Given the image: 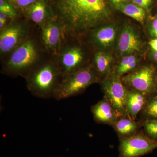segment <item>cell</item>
Instances as JSON below:
<instances>
[{"instance_id":"cell-1","label":"cell","mask_w":157,"mask_h":157,"mask_svg":"<svg viewBox=\"0 0 157 157\" xmlns=\"http://www.w3.org/2000/svg\"><path fill=\"white\" fill-rule=\"evenodd\" d=\"M51 9L64 32L73 34L96 27L110 15L104 0H52Z\"/></svg>"},{"instance_id":"cell-2","label":"cell","mask_w":157,"mask_h":157,"mask_svg":"<svg viewBox=\"0 0 157 157\" xmlns=\"http://www.w3.org/2000/svg\"><path fill=\"white\" fill-rule=\"evenodd\" d=\"M25 77L29 91L36 97L43 99L53 98L62 78L57 64L52 63L35 67Z\"/></svg>"},{"instance_id":"cell-3","label":"cell","mask_w":157,"mask_h":157,"mask_svg":"<svg viewBox=\"0 0 157 157\" xmlns=\"http://www.w3.org/2000/svg\"><path fill=\"white\" fill-rule=\"evenodd\" d=\"M100 74L95 68L86 67L62 78L53 98L64 100L80 94L91 85L100 80Z\"/></svg>"},{"instance_id":"cell-4","label":"cell","mask_w":157,"mask_h":157,"mask_svg":"<svg viewBox=\"0 0 157 157\" xmlns=\"http://www.w3.org/2000/svg\"><path fill=\"white\" fill-rule=\"evenodd\" d=\"M38 57L36 45L30 40L18 45L11 53L4 67V71L11 75L26 76L33 68Z\"/></svg>"},{"instance_id":"cell-5","label":"cell","mask_w":157,"mask_h":157,"mask_svg":"<svg viewBox=\"0 0 157 157\" xmlns=\"http://www.w3.org/2000/svg\"><path fill=\"white\" fill-rule=\"evenodd\" d=\"M104 98L112 106L118 117L128 114L127 101L129 91L122 81L121 76L110 73L102 82Z\"/></svg>"},{"instance_id":"cell-6","label":"cell","mask_w":157,"mask_h":157,"mask_svg":"<svg viewBox=\"0 0 157 157\" xmlns=\"http://www.w3.org/2000/svg\"><path fill=\"white\" fill-rule=\"evenodd\" d=\"M124 84L148 97L157 88L156 72L151 65H145L131 71L121 78Z\"/></svg>"},{"instance_id":"cell-7","label":"cell","mask_w":157,"mask_h":157,"mask_svg":"<svg viewBox=\"0 0 157 157\" xmlns=\"http://www.w3.org/2000/svg\"><path fill=\"white\" fill-rule=\"evenodd\" d=\"M157 148V140L142 135H136L122 139L119 157H140Z\"/></svg>"},{"instance_id":"cell-8","label":"cell","mask_w":157,"mask_h":157,"mask_svg":"<svg viewBox=\"0 0 157 157\" xmlns=\"http://www.w3.org/2000/svg\"><path fill=\"white\" fill-rule=\"evenodd\" d=\"M143 46L142 40L138 32L131 25H125L122 29L117 49L121 56L134 54L141 50Z\"/></svg>"},{"instance_id":"cell-9","label":"cell","mask_w":157,"mask_h":157,"mask_svg":"<svg viewBox=\"0 0 157 157\" xmlns=\"http://www.w3.org/2000/svg\"><path fill=\"white\" fill-rule=\"evenodd\" d=\"M84 55L80 47L70 46L65 48L59 56L58 66L62 78L83 68Z\"/></svg>"},{"instance_id":"cell-10","label":"cell","mask_w":157,"mask_h":157,"mask_svg":"<svg viewBox=\"0 0 157 157\" xmlns=\"http://www.w3.org/2000/svg\"><path fill=\"white\" fill-rule=\"evenodd\" d=\"M42 24V39L44 46L48 50L57 53L59 50L62 35L64 32L61 24L53 17Z\"/></svg>"},{"instance_id":"cell-11","label":"cell","mask_w":157,"mask_h":157,"mask_svg":"<svg viewBox=\"0 0 157 157\" xmlns=\"http://www.w3.org/2000/svg\"><path fill=\"white\" fill-rule=\"evenodd\" d=\"M117 32V28L115 25L109 24L101 26L93 32V42L101 50H109L115 43Z\"/></svg>"},{"instance_id":"cell-12","label":"cell","mask_w":157,"mask_h":157,"mask_svg":"<svg viewBox=\"0 0 157 157\" xmlns=\"http://www.w3.org/2000/svg\"><path fill=\"white\" fill-rule=\"evenodd\" d=\"M25 35L22 26L14 24L4 29L0 35V50L2 53L13 49L21 41Z\"/></svg>"},{"instance_id":"cell-13","label":"cell","mask_w":157,"mask_h":157,"mask_svg":"<svg viewBox=\"0 0 157 157\" xmlns=\"http://www.w3.org/2000/svg\"><path fill=\"white\" fill-rule=\"evenodd\" d=\"M91 109L94 118L98 122L111 124L117 121V116L105 98L93 106Z\"/></svg>"},{"instance_id":"cell-14","label":"cell","mask_w":157,"mask_h":157,"mask_svg":"<svg viewBox=\"0 0 157 157\" xmlns=\"http://www.w3.org/2000/svg\"><path fill=\"white\" fill-rule=\"evenodd\" d=\"M148 97L137 91H129L127 101L128 114L135 120L137 114L144 109L148 100Z\"/></svg>"},{"instance_id":"cell-15","label":"cell","mask_w":157,"mask_h":157,"mask_svg":"<svg viewBox=\"0 0 157 157\" xmlns=\"http://www.w3.org/2000/svg\"><path fill=\"white\" fill-rule=\"evenodd\" d=\"M113 61V59L110 54L104 51L97 52L95 54V69L100 75L107 76L110 74Z\"/></svg>"},{"instance_id":"cell-16","label":"cell","mask_w":157,"mask_h":157,"mask_svg":"<svg viewBox=\"0 0 157 157\" xmlns=\"http://www.w3.org/2000/svg\"><path fill=\"white\" fill-rule=\"evenodd\" d=\"M29 17L33 22L42 24L46 21L47 17V5L45 0H37L29 8Z\"/></svg>"},{"instance_id":"cell-17","label":"cell","mask_w":157,"mask_h":157,"mask_svg":"<svg viewBox=\"0 0 157 157\" xmlns=\"http://www.w3.org/2000/svg\"><path fill=\"white\" fill-rule=\"evenodd\" d=\"M117 9L141 24L144 23L146 17V10L132 2L121 4Z\"/></svg>"},{"instance_id":"cell-18","label":"cell","mask_w":157,"mask_h":157,"mask_svg":"<svg viewBox=\"0 0 157 157\" xmlns=\"http://www.w3.org/2000/svg\"><path fill=\"white\" fill-rule=\"evenodd\" d=\"M132 119L122 118L116 122L115 128L122 135H130L136 131L137 124Z\"/></svg>"},{"instance_id":"cell-19","label":"cell","mask_w":157,"mask_h":157,"mask_svg":"<svg viewBox=\"0 0 157 157\" xmlns=\"http://www.w3.org/2000/svg\"><path fill=\"white\" fill-rule=\"evenodd\" d=\"M144 113L148 119H157V95L148 100L144 108Z\"/></svg>"},{"instance_id":"cell-20","label":"cell","mask_w":157,"mask_h":157,"mask_svg":"<svg viewBox=\"0 0 157 157\" xmlns=\"http://www.w3.org/2000/svg\"><path fill=\"white\" fill-rule=\"evenodd\" d=\"M137 59H138V58L135 54L123 56L120 63H119L116 68L114 73L119 76H121L122 73L124 68L126 67L128 65L131 64L132 62L136 60Z\"/></svg>"},{"instance_id":"cell-21","label":"cell","mask_w":157,"mask_h":157,"mask_svg":"<svg viewBox=\"0 0 157 157\" xmlns=\"http://www.w3.org/2000/svg\"><path fill=\"white\" fill-rule=\"evenodd\" d=\"M144 127L149 137L157 140V119L147 120L145 122Z\"/></svg>"},{"instance_id":"cell-22","label":"cell","mask_w":157,"mask_h":157,"mask_svg":"<svg viewBox=\"0 0 157 157\" xmlns=\"http://www.w3.org/2000/svg\"><path fill=\"white\" fill-rule=\"evenodd\" d=\"M0 11L9 17H15L17 14L14 7L7 0H0Z\"/></svg>"},{"instance_id":"cell-23","label":"cell","mask_w":157,"mask_h":157,"mask_svg":"<svg viewBox=\"0 0 157 157\" xmlns=\"http://www.w3.org/2000/svg\"><path fill=\"white\" fill-rule=\"evenodd\" d=\"M148 31L152 37L157 39V14L151 19L148 24Z\"/></svg>"},{"instance_id":"cell-24","label":"cell","mask_w":157,"mask_h":157,"mask_svg":"<svg viewBox=\"0 0 157 157\" xmlns=\"http://www.w3.org/2000/svg\"><path fill=\"white\" fill-rule=\"evenodd\" d=\"M132 3L135 5L140 6L146 10L147 12H148L151 6L152 2H149L147 0H132Z\"/></svg>"},{"instance_id":"cell-25","label":"cell","mask_w":157,"mask_h":157,"mask_svg":"<svg viewBox=\"0 0 157 157\" xmlns=\"http://www.w3.org/2000/svg\"><path fill=\"white\" fill-rule=\"evenodd\" d=\"M17 5L21 8L30 6L37 0H16Z\"/></svg>"},{"instance_id":"cell-26","label":"cell","mask_w":157,"mask_h":157,"mask_svg":"<svg viewBox=\"0 0 157 157\" xmlns=\"http://www.w3.org/2000/svg\"><path fill=\"white\" fill-rule=\"evenodd\" d=\"M110 1L117 9L121 4L132 2V0H110Z\"/></svg>"},{"instance_id":"cell-27","label":"cell","mask_w":157,"mask_h":157,"mask_svg":"<svg viewBox=\"0 0 157 157\" xmlns=\"http://www.w3.org/2000/svg\"><path fill=\"white\" fill-rule=\"evenodd\" d=\"M8 16L2 13H0V29H3L6 25Z\"/></svg>"},{"instance_id":"cell-28","label":"cell","mask_w":157,"mask_h":157,"mask_svg":"<svg viewBox=\"0 0 157 157\" xmlns=\"http://www.w3.org/2000/svg\"><path fill=\"white\" fill-rule=\"evenodd\" d=\"M149 45L153 51L157 52V39L156 38L151 39L149 42Z\"/></svg>"},{"instance_id":"cell-29","label":"cell","mask_w":157,"mask_h":157,"mask_svg":"<svg viewBox=\"0 0 157 157\" xmlns=\"http://www.w3.org/2000/svg\"><path fill=\"white\" fill-rule=\"evenodd\" d=\"M153 57L155 60L157 62V52L153 51Z\"/></svg>"},{"instance_id":"cell-30","label":"cell","mask_w":157,"mask_h":157,"mask_svg":"<svg viewBox=\"0 0 157 157\" xmlns=\"http://www.w3.org/2000/svg\"><path fill=\"white\" fill-rule=\"evenodd\" d=\"M147 1H149V2H153L152 0H147Z\"/></svg>"},{"instance_id":"cell-31","label":"cell","mask_w":157,"mask_h":157,"mask_svg":"<svg viewBox=\"0 0 157 157\" xmlns=\"http://www.w3.org/2000/svg\"><path fill=\"white\" fill-rule=\"evenodd\" d=\"M12 1H15V0H12Z\"/></svg>"},{"instance_id":"cell-32","label":"cell","mask_w":157,"mask_h":157,"mask_svg":"<svg viewBox=\"0 0 157 157\" xmlns=\"http://www.w3.org/2000/svg\"><path fill=\"white\" fill-rule=\"evenodd\" d=\"M104 1H105V0H104Z\"/></svg>"}]
</instances>
